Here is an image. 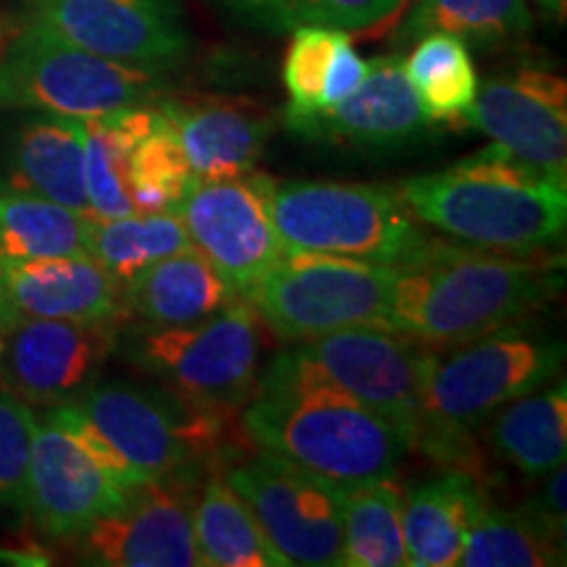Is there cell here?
<instances>
[{
  "instance_id": "13",
  "label": "cell",
  "mask_w": 567,
  "mask_h": 567,
  "mask_svg": "<svg viewBox=\"0 0 567 567\" xmlns=\"http://www.w3.org/2000/svg\"><path fill=\"white\" fill-rule=\"evenodd\" d=\"M122 321H0V389L27 408L74 400L118 347Z\"/></svg>"
},
{
  "instance_id": "8",
  "label": "cell",
  "mask_w": 567,
  "mask_h": 567,
  "mask_svg": "<svg viewBox=\"0 0 567 567\" xmlns=\"http://www.w3.org/2000/svg\"><path fill=\"white\" fill-rule=\"evenodd\" d=\"M431 347L392 329H344L276 354L258 389L321 386L417 429Z\"/></svg>"
},
{
  "instance_id": "17",
  "label": "cell",
  "mask_w": 567,
  "mask_h": 567,
  "mask_svg": "<svg viewBox=\"0 0 567 567\" xmlns=\"http://www.w3.org/2000/svg\"><path fill=\"white\" fill-rule=\"evenodd\" d=\"M289 132L308 142L365 147V151H400L425 142L434 134L405 74V59L396 53L368 61L363 84L342 103L310 113L284 111Z\"/></svg>"
},
{
  "instance_id": "20",
  "label": "cell",
  "mask_w": 567,
  "mask_h": 567,
  "mask_svg": "<svg viewBox=\"0 0 567 567\" xmlns=\"http://www.w3.org/2000/svg\"><path fill=\"white\" fill-rule=\"evenodd\" d=\"M158 109L179 134L193 179H237L255 163L276 130L266 109L229 97H158Z\"/></svg>"
},
{
  "instance_id": "6",
  "label": "cell",
  "mask_w": 567,
  "mask_h": 567,
  "mask_svg": "<svg viewBox=\"0 0 567 567\" xmlns=\"http://www.w3.org/2000/svg\"><path fill=\"white\" fill-rule=\"evenodd\" d=\"M166 95L161 69L103 59L32 21L0 53V109L95 118Z\"/></svg>"
},
{
  "instance_id": "15",
  "label": "cell",
  "mask_w": 567,
  "mask_h": 567,
  "mask_svg": "<svg viewBox=\"0 0 567 567\" xmlns=\"http://www.w3.org/2000/svg\"><path fill=\"white\" fill-rule=\"evenodd\" d=\"M195 488L189 481H147L130 499L76 538L80 557L101 567H197L193 530Z\"/></svg>"
},
{
  "instance_id": "19",
  "label": "cell",
  "mask_w": 567,
  "mask_h": 567,
  "mask_svg": "<svg viewBox=\"0 0 567 567\" xmlns=\"http://www.w3.org/2000/svg\"><path fill=\"white\" fill-rule=\"evenodd\" d=\"M126 321L124 287L90 252L0 268V321Z\"/></svg>"
},
{
  "instance_id": "29",
  "label": "cell",
  "mask_w": 567,
  "mask_h": 567,
  "mask_svg": "<svg viewBox=\"0 0 567 567\" xmlns=\"http://www.w3.org/2000/svg\"><path fill=\"white\" fill-rule=\"evenodd\" d=\"M405 74L431 124H465L478 92V74L467 42L431 32L405 59Z\"/></svg>"
},
{
  "instance_id": "12",
  "label": "cell",
  "mask_w": 567,
  "mask_h": 567,
  "mask_svg": "<svg viewBox=\"0 0 567 567\" xmlns=\"http://www.w3.org/2000/svg\"><path fill=\"white\" fill-rule=\"evenodd\" d=\"M224 478L289 565H344L342 486L266 452L231 465Z\"/></svg>"
},
{
  "instance_id": "5",
  "label": "cell",
  "mask_w": 567,
  "mask_h": 567,
  "mask_svg": "<svg viewBox=\"0 0 567 567\" xmlns=\"http://www.w3.org/2000/svg\"><path fill=\"white\" fill-rule=\"evenodd\" d=\"M271 218L289 250L392 268L434 243L400 189L384 184L274 179Z\"/></svg>"
},
{
  "instance_id": "3",
  "label": "cell",
  "mask_w": 567,
  "mask_h": 567,
  "mask_svg": "<svg viewBox=\"0 0 567 567\" xmlns=\"http://www.w3.org/2000/svg\"><path fill=\"white\" fill-rule=\"evenodd\" d=\"M140 484L161 478L203 484L245 455L237 410L203 405L166 386L92 381L66 400Z\"/></svg>"
},
{
  "instance_id": "33",
  "label": "cell",
  "mask_w": 567,
  "mask_h": 567,
  "mask_svg": "<svg viewBox=\"0 0 567 567\" xmlns=\"http://www.w3.org/2000/svg\"><path fill=\"white\" fill-rule=\"evenodd\" d=\"M234 19L247 27L287 34L300 27L368 30L402 9L405 0H218Z\"/></svg>"
},
{
  "instance_id": "14",
  "label": "cell",
  "mask_w": 567,
  "mask_h": 567,
  "mask_svg": "<svg viewBox=\"0 0 567 567\" xmlns=\"http://www.w3.org/2000/svg\"><path fill=\"white\" fill-rule=\"evenodd\" d=\"M34 21L71 45L168 71L187 59L193 38L179 0H30Z\"/></svg>"
},
{
  "instance_id": "26",
  "label": "cell",
  "mask_w": 567,
  "mask_h": 567,
  "mask_svg": "<svg viewBox=\"0 0 567 567\" xmlns=\"http://www.w3.org/2000/svg\"><path fill=\"white\" fill-rule=\"evenodd\" d=\"M92 213L21 187H0V268L87 252Z\"/></svg>"
},
{
  "instance_id": "4",
  "label": "cell",
  "mask_w": 567,
  "mask_h": 567,
  "mask_svg": "<svg viewBox=\"0 0 567 567\" xmlns=\"http://www.w3.org/2000/svg\"><path fill=\"white\" fill-rule=\"evenodd\" d=\"M243 429L266 455L350 488L392 476L413 450V425L321 386L258 389Z\"/></svg>"
},
{
  "instance_id": "36",
  "label": "cell",
  "mask_w": 567,
  "mask_h": 567,
  "mask_svg": "<svg viewBox=\"0 0 567 567\" xmlns=\"http://www.w3.org/2000/svg\"><path fill=\"white\" fill-rule=\"evenodd\" d=\"M32 436V410L0 389V505L19 509V513H27Z\"/></svg>"
},
{
  "instance_id": "2",
  "label": "cell",
  "mask_w": 567,
  "mask_h": 567,
  "mask_svg": "<svg viewBox=\"0 0 567 567\" xmlns=\"http://www.w3.org/2000/svg\"><path fill=\"white\" fill-rule=\"evenodd\" d=\"M396 189L417 221L471 247L544 252L565 237L567 182L551 179L494 142Z\"/></svg>"
},
{
  "instance_id": "25",
  "label": "cell",
  "mask_w": 567,
  "mask_h": 567,
  "mask_svg": "<svg viewBox=\"0 0 567 567\" xmlns=\"http://www.w3.org/2000/svg\"><path fill=\"white\" fill-rule=\"evenodd\" d=\"M486 442L523 476L544 478L567 457V389L557 386L517 396L486 421Z\"/></svg>"
},
{
  "instance_id": "28",
  "label": "cell",
  "mask_w": 567,
  "mask_h": 567,
  "mask_svg": "<svg viewBox=\"0 0 567 567\" xmlns=\"http://www.w3.org/2000/svg\"><path fill=\"white\" fill-rule=\"evenodd\" d=\"M457 565L467 567H549L565 565V534L538 509H484L465 538Z\"/></svg>"
},
{
  "instance_id": "22",
  "label": "cell",
  "mask_w": 567,
  "mask_h": 567,
  "mask_svg": "<svg viewBox=\"0 0 567 567\" xmlns=\"http://www.w3.org/2000/svg\"><path fill=\"white\" fill-rule=\"evenodd\" d=\"M243 300L193 245L147 266L124 284V313L140 326L203 321Z\"/></svg>"
},
{
  "instance_id": "23",
  "label": "cell",
  "mask_w": 567,
  "mask_h": 567,
  "mask_svg": "<svg viewBox=\"0 0 567 567\" xmlns=\"http://www.w3.org/2000/svg\"><path fill=\"white\" fill-rule=\"evenodd\" d=\"M13 187L90 213L84 189V122L42 113L21 126L11 153Z\"/></svg>"
},
{
  "instance_id": "30",
  "label": "cell",
  "mask_w": 567,
  "mask_h": 567,
  "mask_svg": "<svg viewBox=\"0 0 567 567\" xmlns=\"http://www.w3.org/2000/svg\"><path fill=\"white\" fill-rule=\"evenodd\" d=\"M405 494L392 476L344 488V565L402 567L408 565L402 534Z\"/></svg>"
},
{
  "instance_id": "31",
  "label": "cell",
  "mask_w": 567,
  "mask_h": 567,
  "mask_svg": "<svg viewBox=\"0 0 567 567\" xmlns=\"http://www.w3.org/2000/svg\"><path fill=\"white\" fill-rule=\"evenodd\" d=\"M187 247V229L174 210L132 213L122 218L92 216L87 231V252L122 287L147 266Z\"/></svg>"
},
{
  "instance_id": "32",
  "label": "cell",
  "mask_w": 567,
  "mask_h": 567,
  "mask_svg": "<svg viewBox=\"0 0 567 567\" xmlns=\"http://www.w3.org/2000/svg\"><path fill=\"white\" fill-rule=\"evenodd\" d=\"M530 30L534 13L526 0H417L396 27V42L444 32L473 45H502L526 38Z\"/></svg>"
},
{
  "instance_id": "38",
  "label": "cell",
  "mask_w": 567,
  "mask_h": 567,
  "mask_svg": "<svg viewBox=\"0 0 567 567\" xmlns=\"http://www.w3.org/2000/svg\"><path fill=\"white\" fill-rule=\"evenodd\" d=\"M547 484H544L542 494L536 496V499H530V505H534L538 513H542L547 520L555 526L559 534H565V465L555 467V471L547 473Z\"/></svg>"
},
{
  "instance_id": "35",
  "label": "cell",
  "mask_w": 567,
  "mask_h": 567,
  "mask_svg": "<svg viewBox=\"0 0 567 567\" xmlns=\"http://www.w3.org/2000/svg\"><path fill=\"white\" fill-rule=\"evenodd\" d=\"M344 34L347 30L334 27H300L292 32L284 59V84L289 92V105L284 111L310 113L321 109L326 74Z\"/></svg>"
},
{
  "instance_id": "24",
  "label": "cell",
  "mask_w": 567,
  "mask_h": 567,
  "mask_svg": "<svg viewBox=\"0 0 567 567\" xmlns=\"http://www.w3.org/2000/svg\"><path fill=\"white\" fill-rule=\"evenodd\" d=\"M158 116V103L153 101L84 118V189L95 218H122L134 213L130 161Z\"/></svg>"
},
{
  "instance_id": "7",
  "label": "cell",
  "mask_w": 567,
  "mask_h": 567,
  "mask_svg": "<svg viewBox=\"0 0 567 567\" xmlns=\"http://www.w3.org/2000/svg\"><path fill=\"white\" fill-rule=\"evenodd\" d=\"M455 347L450 354L431 350L415 431L473 434L496 410L547 386L565 363L563 339L515 323Z\"/></svg>"
},
{
  "instance_id": "10",
  "label": "cell",
  "mask_w": 567,
  "mask_h": 567,
  "mask_svg": "<svg viewBox=\"0 0 567 567\" xmlns=\"http://www.w3.org/2000/svg\"><path fill=\"white\" fill-rule=\"evenodd\" d=\"M394 268L339 255L289 250L247 297L281 339L344 329H386Z\"/></svg>"
},
{
  "instance_id": "37",
  "label": "cell",
  "mask_w": 567,
  "mask_h": 567,
  "mask_svg": "<svg viewBox=\"0 0 567 567\" xmlns=\"http://www.w3.org/2000/svg\"><path fill=\"white\" fill-rule=\"evenodd\" d=\"M368 74V61H363L358 55V51L352 48L350 32L339 40L334 59H331L329 74H326V84H323V105L321 109H329V105L342 103L344 97H350L354 90L360 87Z\"/></svg>"
},
{
  "instance_id": "18",
  "label": "cell",
  "mask_w": 567,
  "mask_h": 567,
  "mask_svg": "<svg viewBox=\"0 0 567 567\" xmlns=\"http://www.w3.org/2000/svg\"><path fill=\"white\" fill-rule=\"evenodd\" d=\"M105 467L51 415L34 417L27 513L51 538H74L130 499Z\"/></svg>"
},
{
  "instance_id": "39",
  "label": "cell",
  "mask_w": 567,
  "mask_h": 567,
  "mask_svg": "<svg viewBox=\"0 0 567 567\" xmlns=\"http://www.w3.org/2000/svg\"><path fill=\"white\" fill-rule=\"evenodd\" d=\"M536 6L542 9V13L551 21H565V11H567V0H536Z\"/></svg>"
},
{
  "instance_id": "9",
  "label": "cell",
  "mask_w": 567,
  "mask_h": 567,
  "mask_svg": "<svg viewBox=\"0 0 567 567\" xmlns=\"http://www.w3.org/2000/svg\"><path fill=\"white\" fill-rule=\"evenodd\" d=\"M260 347V316L237 300L195 323L140 326L126 354L155 384L203 405L239 410L258 386Z\"/></svg>"
},
{
  "instance_id": "21",
  "label": "cell",
  "mask_w": 567,
  "mask_h": 567,
  "mask_svg": "<svg viewBox=\"0 0 567 567\" xmlns=\"http://www.w3.org/2000/svg\"><path fill=\"white\" fill-rule=\"evenodd\" d=\"M486 507V488L473 473L446 471L442 476L415 484L402 505L408 565H457L465 538Z\"/></svg>"
},
{
  "instance_id": "16",
  "label": "cell",
  "mask_w": 567,
  "mask_h": 567,
  "mask_svg": "<svg viewBox=\"0 0 567 567\" xmlns=\"http://www.w3.org/2000/svg\"><path fill=\"white\" fill-rule=\"evenodd\" d=\"M465 124L551 179L567 182V84L544 66H517L478 84Z\"/></svg>"
},
{
  "instance_id": "1",
  "label": "cell",
  "mask_w": 567,
  "mask_h": 567,
  "mask_svg": "<svg viewBox=\"0 0 567 567\" xmlns=\"http://www.w3.org/2000/svg\"><path fill=\"white\" fill-rule=\"evenodd\" d=\"M563 289V258L460 247L434 239L394 268L386 329L455 347L520 323Z\"/></svg>"
},
{
  "instance_id": "11",
  "label": "cell",
  "mask_w": 567,
  "mask_h": 567,
  "mask_svg": "<svg viewBox=\"0 0 567 567\" xmlns=\"http://www.w3.org/2000/svg\"><path fill=\"white\" fill-rule=\"evenodd\" d=\"M274 179L250 172L237 179H193L174 213L189 245L247 300L289 252L271 218Z\"/></svg>"
},
{
  "instance_id": "34",
  "label": "cell",
  "mask_w": 567,
  "mask_h": 567,
  "mask_svg": "<svg viewBox=\"0 0 567 567\" xmlns=\"http://www.w3.org/2000/svg\"><path fill=\"white\" fill-rule=\"evenodd\" d=\"M189 182H193V172L182 151L179 134L161 113L153 130L134 147L130 161V197L134 213L174 210L187 193Z\"/></svg>"
},
{
  "instance_id": "27",
  "label": "cell",
  "mask_w": 567,
  "mask_h": 567,
  "mask_svg": "<svg viewBox=\"0 0 567 567\" xmlns=\"http://www.w3.org/2000/svg\"><path fill=\"white\" fill-rule=\"evenodd\" d=\"M193 530L205 567H289L224 476H210L200 484V496L193 505Z\"/></svg>"
}]
</instances>
